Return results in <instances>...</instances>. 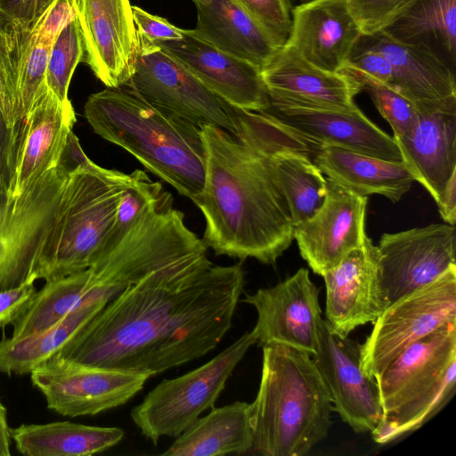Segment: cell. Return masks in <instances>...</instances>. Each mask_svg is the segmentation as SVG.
I'll return each instance as SVG.
<instances>
[{
  "label": "cell",
  "mask_w": 456,
  "mask_h": 456,
  "mask_svg": "<svg viewBox=\"0 0 456 456\" xmlns=\"http://www.w3.org/2000/svg\"><path fill=\"white\" fill-rule=\"evenodd\" d=\"M240 264L207 254L155 271L110 300L57 353L150 377L198 359L224 338L243 293Z\"/></svg>",
  "instance_id": "obj_1"
},
{
  "label": "cell",
  "mask_w": 456,
  "mask_h": 456,
  "mask_svg": "<svg viewBox=\"0 0 456 456\" xmlns=\"http://www.w3.org/2000/svg\"><path fill=\"white\" fill-rule=\"evenodd\" d=\"M206 148L203 241L216 256L273 265L294 240L287 202L264 158L227 130L200 126Z\"/></svg>",
  "instance_id": "obj_2"
},
{
  "label": "cell",
  "mask_w": 456,
  "mask_h": 456,
  "mask_svg": "<svg viewBox=\"0 0 456 456\" xmlns=\"http://www.w3.org/2000/svg\"><path fill=\"white\" fill-rule=\"evenodd\" d=\"M85 117L104 140L132 154L142 166L192 200L204 185L206 148L199 126L167 112L129 88L91 94Z\"/></svg>",
  "instance_id": "obj_3"
},
{
  "label": "cell",
  "mask_w": 456,
  "mask_h": 456,
  "mask_svg": "<svg viewBox=\"0 0 456 456\" xmlns=\"http://www.w3.org/2000/svg\"><path fill=\"white\" fill-rule=\"evenodd\" d=\"M262 348L260 385L250 403L252 449L265 456H304L331 427L329 392L310 354L280 344Z\"/></svg>",
  "instance_id": "obj_4"
},
{
  "label": "cell",
  "mask_w": 456,
  "mask_h": 456,
  "mask_svg": "<svg viewBox=\"0 0 456 456\" xmlns=\"http://www.w3.org/2000/svg\"><path fill=\"white\" fill-rule=\"evenodd\" d=\"M130 180V175L94 162L67 178L42 249L37 280L63 277L94 263Z\"/></svg>",
  "instance_id": "obj_5"
},
{
  "label": "cell",
  "mask_w": 456,
  "mask_h": 456,
  "mask_svg": "<svg viewBox=\"0 0 456 456\" xmlns=\"http://www.w3.org/2000/svg\"><path fill=\"white\" fill-rule=\"evenodd\" d=\"M375 379L385 431L399 438L421 428L455 394L456 322L411 344Z\"/></svg>",
  "instance_id": "obj_6"
},
{
  "label": "cell",
  "mask_w": 456,
  "mask_h": 456,
  "mask_svg": "<svg viewBox=\"0 0 456 456\" xmlns=\"http://www.w3.org/2000/svg\"><path fill=\"white\" fill-rule=\"evenodd\" d=\"M256 340L254 330L248 331L200 367L163 379L132 409V420L154 444L162 436L177 437L214 407L235 367Z\"/></svg>",
  "instance_id": "obj_7"
},
{
  "label": "cell",
  "mask_w": 456,
  "mask_h": 456,
  "mask_svg": "<svg viewBox=\"0 0 456 456\" xmlns=\"http://www.w3.org/2000/svg\"><path fill=\"white\" fill-rule=\"evenodd\" d=\"M68 177L54 167L20 193L8 194L0 216V291L37 280L42 249Z\"/></svg>",
  "instance_id": "obj_8"
},
{
  "label": "cell",
  "mask_w": 456,
  "mask_h": 456,
  "mask_svg": "<svg viewBox=\"0 0 456 456\" xmlns=\"http://www.w3.org/2000/svg\"><path fill=\"white\" fill-rule=\"evenodd\" d=\"M456 322V266L389 304L360 344L364 372L377 378L407 346Z\"/></svg>",
  "instance_id": "obj_9"
},
{
  "label": "cell",
  "mask_w": 456,
  "mask_h": 456,
  "mask_svg": "<svg viewBox=\"0 0 456 456\" xmlns=\"http://www.w3.org/2000/svg\"><path fill=\"white\" fill-rule=\"evenodd\" d=\"M135 68L126 86L149 103L197 126L236 134L234 109L159 45L138 37Z\"/></svg>",
  "instance_id": "obj_10"
},
{
  "label": "cell",
  "mask_w": 456,
  "mask_h": 456,
  "mask_svg": "<svg viewBox=\"0 0 456 456\" xmlns=\"http://www.w3.org/2000/svg\"><path fill=\"white\" fill-rule=\"evenodd\" d=\"M47 408L66 417L92 416L126 403L147 374L91 366L53 355L30 372Z\"/></svg>",
  "instance_id": "obj_11"
},
{
  "label": "cell",
  "mask_w": 456,
  "mask_h": 456,
  "mask_svg": "<svg viewBox=\"0 0 456 456\" xmlns=\"http://www.w3.org/2000/svg\"><path fill=\"white\" fill-rule=\"evenodd\" d=\"M312 358L327 387L333 411L356 433L374 431L383 411L376 379L362 368L360 344L333 332L322 318Z\"/></svg>",
  "instance_id": "obj_12"
},
{
  "label": "cell",
  "mask_w": 456,
  "mask_h": 456,
  "mask_svg": "<svg viewBox=\"0 0 456 456\" xmlns=\"http://www.w3.org/2000/svg\"><path fill=\"white\" fill-rule=\"evenodd\" d=\"M455 249V226L448 224L383 234L377 250L388 305L456 266Z\"/></svg>",
  "instance_id": "obj_13"
},
{
  "label": "cell",
  "mask_w": 456,
  "mask_h": 456,
  "mask_svg": "<svg viewBox=\"0 0 456 456\" xmlns=\"http://www.w3.org/2000/svg\"><path fill=\"white\" fill-rule=\"evenodd\" d=\"M81 31L86 62L108 88L132 77L139 39L129 0H71Z\"/></svg>",
  "instance_id": "obj_14"
},
{
  "label": "cell",
  "mask_w": 456,
  "mask_h": 456,
  "mask_svg": "<svg viewBox=\"0 0 456 456\" xmlns=\"http://www.w3.org/2000/svg\"><path fill=\"white\" fill-rule=\"evenodd\" d=\"M75 122L71 102H61L45 86L29 112L12 128L5 171L9 195L20 193L35 178L56 166Z\"/></svg>",
  "instance_id": "obj_15"
},
{
  "label": "cell",
  "mask_w": 456,
  "mask_h": 456,
  "mask_svg": "<svg viewBox=\"0 0 456 456\" xmlns=\"http://www.w3.org/2000/svg\"><path fill=\"white\" fill-rule=\"evenodd\" d=\"M320 289L311 281L309 271L298 269L273 287L247 294L243 302L256 311L253 329L261 346L280 344L305 352H315L322 309Z\"/></svg>",
  "instance_id": "obj_16"
},
{
  "label": "cell",
  "mask_w": 456,
  "mask_h": 456,
  "mask_svg": "<svg viewBox=\"0 0 456 456\" xmlns=\"http://www.w3.org/2000/svg\"><path fill=\"white\" fill-rule=\"evenodd\" d=\"M269 101V108L263 112L306 140L387 160H403L393 136L371 122L358 107L334 109L279 99Z\"/></svg>",
  "instance_id": "obj_17"
},
{
  "label": "cell",
  "mask_w": 456,
  "mask_h": 456,
  "mask_svg": "<svg viewBox=\"0 0 456 456\" xmlns=\"http://www.w3.org/2000/svg\"><path fill=\"white\" fill-rule=\"evenodd\" d=\"M322 277L326 288L325 321L342 337H348L361 325L373 323L388 305L377 246L368 236Z\"/></svg>",
  "instance_id": "obj_18"
},
{
  "label": "cell",
  "mask_w": 456,
  "mask_h": 456,
  "mask_svg": "<svg viewBox=\"0 0 456 456\" xmlns=\"http://www.w3.org/2000/svg\"><path fill=\"white\" fill-rule=\"evenodd\" d=\"M154 45L232 108L254 112L269 108V95L261 70L216 48L200 38L193 29H184L180 39Z\"/></svg>",
  "instance_id": "obj_19"
},
{
  "label": "cell",
  "mask_w": 456,
  "mask_h": 456,
  "mask_svg": "<svg viewBox=\"0 0 456 456\" xmlns=\"http://www.w3.org/2000/svg\"><path fill=\"white\" fill-rule=\"evenodd\" d=\"M327 180L325 200L309 219L294 227L302 257L323 275L366 238L367 197Z\"/></svg>",
  "instance_id": "obj_20"
},
{
  "label": "cell",
  "mask_w": 456,
  "mask_h": 456,
  "mask_svg": "<svg viewBox=\"0 0 456 456\" xmlns=\"http://www.w3.org/2000/svg\"><path fill=\"white\" fill-rule=\"evenodd\" d=\"M413 104L415 114L408 131L393 138L414 180L436 202L456 174V96Z\"/></svg>",
  "instance_id": "obj_21"
},
{
  "label": "cell",
  "mask_w": 456,
  "mask_h": 456,
  "mask_svg": "<svg viewBox=\"0 0 456 456\" xmlns=\"http://www.w3.org/2000/svg\"><path fill=\"white\" fill-rule=\"evenodd\" d=\"M362 36L346 0H313L293 7L286 45L312 64L339 72Z\"/></svg>",
  "instance_id": "obj_22"
},
{
  "label": "cell",
  "mask_w": 456,
  "mask_h": 456,
  "mask_svg": "<svg viewBox=\"0 0 456 456\" xmlns=\"http://www.w3.org/2000/svg\"><path fill=\"white\" fill-rule=\"evenodd\" d=\"M269 99L319 107L355 109L362 89L349 76L322 69L284 45L261 69Z\"/></svg>",
  "instance_id": "obj_23"
},
{
  "label": "cell",
  "mask_w": 456,
  "mask_h": 456,
  "mask_svg": "<svg viewBox=\"0 0 456 456\" xmlns=\"http://www.w3.org/2000/svg\"><path fill=\"white\" fill-rule=\"evenodd\" d=\"M194 32L216 48L260 70L281 47L269 31L235 0L194 4Z\"/></svg>",
  "instance_id": "obj_24"
},
{
  "label": "cell",
  "mask_w": 456,
  "mask_h": 456,
  "mask_svg": "<svg viewBox=\"0 0 456 456\" xmlns=\"http://www.w3.org/2000/svg\"><path fill=\"white\" fill-rule=\"evenodd\" d=\"M360 40L387 56L394 68L393 88L412 103L456 96L455 69L428 49L401 43L383 31Z\"/></svg>",
  "instance_id": "obj_25"
},
{
  "label": "cell",
  "mask_w": 456,
  "mask_h": 456,
  "mask_svg": "<svg viewBox=\"0 0 456 456\" xmlns=\"http://www.w3.org/2000/svg\"><path fill=\"white\" fill-rule=\"evenodd\" d=\"M312 160L328 180L361 196L379 194L398 201L415 181L406 164L348 149L320 145Z\"/></svg>",
  "instance_id": "obj_26"
},
{
  "label": "cell",
  "mask_w": 456,
  "mask_h": 456,
  "mask_svg": "<svg viewBox=\"0 0 456 456\" xmlns=\"http://www.w3.org/2000/svg\"><path fill=\"white\" fill-rule=\"evenodd\" d=\"M253 447L250 403L236 401L213 407L191 423L170 447L166 456H216L243 454Z\"/></svg>",
  "instance_id": "obj_27"
},
{
  "label": "cell",
  "mask_w": 456,
  "mask_h": 456,
  "mask_svg": "<svg viewBox=\"0 0 456 456\" xmlns=\"http://www.w3.org/2000/svg\"><path fill=\"white\" fill-rule=\"evenodd\" d=\"M124 431L71 421L22 424L11 428L17 451L26 456H88L118 444Z\"/></svg>",
  "instance_id": "obj_28"
},
{
  "label": "cell",
  "mask_w": 456,
  "mask_h": 456,
  "mask_svg": "<svg viewBox=\"0 0 456 456\" xmlns=\"http://www.w3.org/2000/svg\"><path fill=\"white\" fill-rule=\"evenodd\" d=\"M110 299L98 289L89 268L45 281L27 310L12 324V338H23L46 330L81 306Z\"/></svg>",
  "instance_id": "obj_29"
},
{
  "label": "cell",
  "mask_w": 456,
  "mask_h": 456,
  "mask_svg": "<svg viewBox=\"0 0 456 456\" xmlns=\"http://www.w3.org/2000/svg\"><path fill=\"white\" fill-rule=\"evenodd\" d=\"M383 32L428 49L455 69L456 0H413Z\"/></svg>",
  "instance_id": "obj_30"
},
{
  "label": "cell",
  "mask_w": 456,
  "mask_h": 456,
  "mask_svg": "<svg viewBox=\"0 0 456 456\" xmlns=\"http://www.w3.org/2000/svg\"><path fill=\"white\" fill-rule=\"evenodd\" d=\"M107 303L101 300L85 305L40 332L18 338H2L0 372L9 375L29 373L35 367L56 354Z\"/></svg>",
  "instance_id": "obj_31"
},
{
  "label": "cell",
  "mask_w": 456,
  "mask_h": 456,
  "mask_svg": "<svg viewBox=\"0 0 456 456\" xmlns=\"http://www.w3.org/2000/svg\"><path fill=\"white\" fill-rule=\"evenodd\" d=\"M130 175V183L122 195L98 257L114 248L149 213L173 202L170 192L160 183L153 182L144 171L136 169Z\"/></svg>",
  "instance_id": "obj_32"
},
{
  "label": "cell",
  "mask_w": 456,
  "mask_h": 456,
  "mask_svg": "<svg viewBox=\"0 0 456 456\" xmlns=\"http://www.w3.org/2000/svg\"><path fill=\"white\" fill-rule=\"evenodd\" d=\"M30 31L11 19L0 24V110L10 127L19 122V73Z\"/></svg>",
  "instance_id": "obj_33"
},
{
  "label": "cell",
  "mask_w": 456,
  "mask_h": 456,
  "mask_svg": "<svg viewBox=\"0 0 456 456\" xmlns=\"http://www.w3.org/2000/svg\"><path fill=\"white\" fill-rule=\"evenodd\" d=\"M84 57L83 38L75 16L54 40L47 62L45 84L61 102H69V83L78 63L84 62Z\"/></svg>",
  "instance_id": "obj_34"
},
{
  "label": "cell",
  "mask_w": 456,
  "mask_h": 456,
  "mask_svg": "<svg viewBox=\"0 0 456 456\" xmlns=\"http://www.w3.org/2000/svg\"><path fill=\"white\" fill-rule=\"evenodd\" d=\"M53 42L31 29L19 73V122L29 112L38 94L46 86L47 62Z\"/></svg>",
  "instance_id": "obj_35"
},
{
  "label": "cell",
  "mask_w": 456,
  "mask_h": 456,
  "mask_svg": "<svg viewBox=\"0 0 456 456\" xmlns=\"http://www.w3.org/2000/svg\"><path fill=\"white\" fill-rule=\"evenodd\" d=\"M347 76V75H346ZM366 91L381 116L390 125L394 138L403 136L411 126L415 106L405 96L384 84L360 76H349Z\"/></svg>",
  "instance_id": "obj_36"
},
{
  "label": "cell",
  "mask_w": 456,
  "mask_h": 456,
  "mask_svg": "<svg viewBox=\"0 0 456 456\" xmlns=\"http://www.w3.org/2000/svg\"><path fill=\"white\" fill-rule=\"evenodd\" d=\"M413 0H346L347 7L362 36L385 30Z\"/></svg>",
  "instance_id": "obj_37"
},
{
  "label": "cell",
  "mask_w": 456,
  "mask_h": 456,
  "mask_svg": "<svg viewBox=\"0 0 456 456\" xmlns=\"http://www.w3.org/2000/svg\"><path fill=\"white\" fill-rule=\"evenodd\" d=\"M253 15L282 46L291 27L290 0H235Z\"/></svg>",
  "instance_id": "obj_38"
},
{
  "label": "cell",
  "mask_w": 456,
  "mask_h": 456,
  "mask_svg": "<svg viewBox=\"0 0 456 456\" xmlns=\"http://www.w3.org/2000/svg\"><path fill=\"white\" fill-rule=\"evenodd\" d=\"M132 12L138 37L149 43L175 40L183 37L184 29L173 25L165 18L151 14L136 5H132Z\"/></svg>",
  "instance_id": "obj_39"
},
{
  "label": "cell",
  "mask_w": 456,
  "mask_h": 456,
  "mask_svg": "<svg viewBox=\"0 0 456 456\" xmlns=\"http://www.w3.org/2000/svg\"><path fill=\"white\" fill-rule=\"evenodd\" d=\"M37 288L34 281L0 291V329L12 324L28 307Z\"/></svg>",
  "instance_id": "obj_40"
},
{
  "label": "cell",
  "mask_w": 456,
  "mask_h": 456,
  "mask_svg": "<svg viewBox=\"0 0 456 456\" xmlns=\"http://www.w3.org/2000/svg\"><path fill=\"white\" fill-rule=\"evenodd\" d=\"M54 0H0V12L32 28Z\"/></svg>",
  "instance_id": "obj_41"
},
{
  "label": "cell",
  "mask_w": 456,
  "mask_h": 456,
  "mask_svg": "<svg viewBox=\"0 0 456 456\" xmlns=\"http://www.w3.org/2000/svg\"><path fill=\"white\" fill-rule=\"evenodd\" d=\"M93 161L83 151L79 141L73 131H69L61 151L56 167L68 176L89 167Z\"/></svg>",
  "instance_id": "obj_42"
},
{
  "label": "cell",
  "mask_w": 456,
  "mask_h": 456,
  "mask_svg": "<svg viewBox=\"0 0 456 456\" xmlns=\"http://www.w3.org/2000/svg\"><path fill=\"white\" fill-rule=\"evenodd\" d=\"M439 213L445 223H456V174L452 175L436 201Z\"/></svg>",
  "instance_id": "obj_43"
},
{
  "label": "cell",
  "mask_w": 456,
  "mask_h": 456,
  "mask_svg": "<svg viewBox=\"0 0 456 456\" xmlns=\"http://www.w3.org/2000/svg\"><path fill=\"white\" fill-rule=\"evenodd\" d=\"M12 128V127L8 126V123L0 110V188H4L5 190L6 160Z\"/></svg>",
  "instance_id": "obj_44"
},
{
  "label": "cell",
  "mask_w": 456,
  "mask_h": 456,
  "mask_svg": "<svg viewBox=\"0 0 456 456\" xmlns=\"http://www.w3.org/2000/svg\"><path fill=\"white\" fill-rule=\"evenodd\" d=\"M11 428L7 419V410L0 400V456L11 454Z\"/></svg>",
  "instance_id": "obj_45"
},
{
  "label": "cell",
  "mask_w": 456,
  "mask_h": 456,
  "mask_svg": "<svg viewBox=\"0 0 456 456\" xmlns=\"http://www.w3.org/2000/svg\"><path fill=\"white\" fill-rule=\"evenodd\" d=\"M311 1H313V0H290L291 3L298 2L299 4H300L308 3V2H311Z\"/></svg>",
  "instance_id": "obj_46"
},
{
  "label": "cell",
  "mask_w": 456,
  "mask_h": 456,
  "mask_svg": "<svg viewBox=\"0 0 456 456\" xmlns=\"http://www.w3.org/2000/svg\"><path fill=\"white\" fill-rule=\"evenodd\" d=\"M7 20H8V18L0 12V24L4 23Z\"/></svg>",
  "instance_id": "obj_47"
},
{
  "label": "cell",
  "mask_w": 456,
  "mask_h": 456,
  "mask_svg": "<svg viewBox=\"0 0 456 456\" xmlns=\"http://www.w3.org/2000/svg\"><path fill=\"white\" fill-rule=\"evenodd\" d=\"M194 4H208L209 0H192Z\"/></svg>",
  "instance_id": "obj_48"
}]
</instances>
